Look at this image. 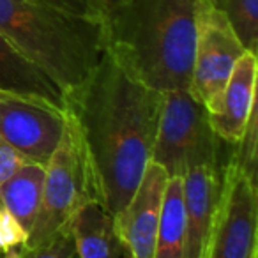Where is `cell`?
Listing matches in <instances>:
<instances>
[{"label": "cell", "mask_w": 258, "mask_h": 258, "mask_svg": "<svg viewBox=\"0 0 258 258\" xmlns=\"http://www.w3.org/2000/svg\"><path fill=\"white\" fill-rule=\"evenodd\" d=\"M163 96L122 71L106 51L80 85L62 92L96 202L110 214L127 204L151 163Z\"/></svg>", "instance_id": "6da1fadb"}, {"label": "cell", "mask_w": 258, "mask_h": 258, "mask_svg": "<svg viewBox=\"0 0 258 258\" xmlns=\"http://www.w3.org/2000/svg\"><path fill=\"white\" fill-rule=\"evenodd\" d=\"M44 184V165L25 163L8 182L0 186V204L4 205L13 218L27 230L34 226L39 214Z\"/></svg>", "instance_id": "5bb4252c"}, {"label": "cell", "mask_w": 258, "mask_h": 258, "mask_svg": "<svg viewBox=\"0 0 258 258\" xmlns=\"http://www.w3.org/2000/svg\"><path fill=\"white\" fill-rule=\"evenodd\" d=\"M209 127L207 110L189 90H166L151 161L168 177H182L191 151Z\"/></svg>", "instance_id": "9c48e42d"}, {"label": "cell", "mask_w": 258, "mask_h": 258, "mask_svg": "<svg viewBox=\"0 0 258 258\" xmlns=\"http://www.w3.org/2000/svg\"><path fill=\"white\" fill-rule=\"evenodd\" d=\"M122 258H131V254H129L127 251L124 249V253H122Z\"/></svg>", "instance_id": "603a6c76"}, {"label": "cell", "mask_w": 258, "mask_h": 258, "mask_svg": "<svg viewBox=\"0 0 258 258\" xmlns=\"http://www.w3.org/2000/svg\"><path fill=\"white\" fill-rule=\"evenodd\" d=\"M244 51L226 16L211 0H202L197 15L189 92L204 104L207 113L218 110L233 66Z\"/></svg>", "instance_id": "8992f818"}, {"label": "cell", "mask_w": 258, "mask_h": 258, "mask_svg": "<svg viewBox=\"0 0 258 258\" xmlns=\"http://www.w3.org/2000/svg\"><path fill=\"white\" fill-rule=\"evenodd\" d=\"M25 163L30 161L0 137V186L8 182Z\"/></svg>", "instance_id": "ffe728a7"}, {"label": "cell", "mask_w": 258, "mask_h": 258, "mask_svg": "<svg viewBox=\"0 0 258 258\" xmlns=\"http://www.w3.org/2000/svg\"><path fill=\"white\" fill-rule=\"evenodd\" d=\"M256 106L253 108L249 115V120L246 124L242 137L237 144L233 145V151L230 152L228 165L233 170H237L239 173H242L244 177H247L249 180L256 182V147H258V127H256Z\"/></svg>", "instance_id": "e0dca14e"}, {"label": "cell", "mask_w": 258, "mask_h": 258, "mask_svg": "<svg viewBox=\"0 0 258 258\" xmlns=\"http://www.w3.org/2000/svg\"><path fill=\"white\" fill-rule=\"evenodd\" d=\"M66 127L64 106L0 90V137L29 161L46 165Z\"/></svg>", "instance_id": "ba28073f"}, {"label": "cell", "mask_w": 258, "mask_h": 258, "mask_svg": "<svg viewBox=\"0 0 258 258\" xmlns=\"http://www.w3.org/2000/svg\"><path fill=\"white\" fill-rule=\"evenodd\" d=\"M78 258H122L124 246L115 228V216L99 202L90 200L71 221Z\"/></svg>", "instance_id": "7c38bea8"}, {"label": "cell", "mask_w": 258, "mask_h": 258, "mask_svg": "<svg viewBox=\"0 0 258 258\" xmlns=\"http://www.w3.org/2000/svg\"><path fill=\"white\" fill-rule=\"evenodd\" d=\"M202 0H118L104 16L106 53L151 89L189 90Z\"/></svg>", "instance_id": "7a4b0ae2"}, {"label": "cell", "mask_w": 258, "mask_h": 258, "mask_svg": "<svg viewBox=\"0 0 258 258\" xmlns=\"http://www.w3.org/2000/svg\"><path fill=\"white\" fill-rule=\"evenodd\" d=\"M0 258H78V253H76L71 228H68L46 242L36 244V246L23 244L15 249L0 253Z\"/></svg>", "instance_id": "ac0fdd59"}, {"label": "cell", "mask_w": 258, "mask_h": 258, "mask_svg": "<svg viewBox=\"0 0 258 258\" xmlns=\"http://www.w3.org/2000/svg\"><path fill=\"white\" fill-rule=\"evenodd\" d=\"M0 32L58 87L80 85L106 51L97 16H76L32 0H0Z\"/></svg>", "instance_id": "3957f363"}, {"label": "cell", "mask_w": 258, "mask_h": 258, "mask_svg": "<svg viewBox=\"0 0 258 258\" xmlns=\"http://www.w3.org/2000/svg\"><path fill=\"white\" fill-rule=\"evenodd\" d=\"M226 16L244 50L256 53L258 48V0H211Z\"/></svg>", "instance_id": "2e32d148"}, {"label": "cell", "mask_w": 258, "mask_h": 258, "mask_svg": "<svg viewBox=\"0 0 258 258\" xmlns=\"http://www.w3.org/2000/svg\"><path fill=\"white\" fill-rule=\"evenodd\" d=\"M0 90L41 97L57 106H64L58 87L2 32H0Z\"/></svg>", "instance_id": "4fadbf2b"}, {"label": "cell", "mask_w": 258, "mask_h": 258, "mask_svg": "<svg viewBox=\"0 0 258 258\" xmlns=\"http://www.w3.org/2000/svg\"><path fill=\"white\" fill-rule=\"evenodd\" d=\"M221 138L211 127L197 142L182 175V198L186 209L184 258H204L225 179V163L219 158Z\"/></svg>", "instance_id": "5b68a950"}, {"label": "cell", "mask_w": 258, "mask_h": 258, "mask_svg": "<svg viewBox=\"0 0 258 258\" xmlns=\"http://www.w3.org/2000/svg\"><path fill=\"white\" fill-rule=\"evenodd\" d=\"M184 246L186 209L182 198V177H168L156 237L154 258H184Z\"/></svg>", "instance_id": "9a60e30c"}, {"label": "cell", "mask_w": 258, "mask_h": 258, "mask_svg": "<svg viewBox=\"0 0 258 258\" xmlns=\"http://www.w3.org/2000/svg\"><path fill=\"white\" fill-rule=\"evenodd\" d=\"M117 2L118 0H92V6H94L96 15L99 16L101 20H104V16L111 11V8H113Z\"/></svg>", "instance_id": "7402d4cb"}, {"label": "cell", "mask_w": 258, "mask_h": 258, "mask_svg": "<svg viewBox=\"0 0 258 258\" xmlns=\"http://www.w3.org/2000/svg\"><path fill=\"white\" fill-rule=\"evenodd\" d=\"M37 4L48 6V8L58 9V11L69 13L76 16H97L94 11L92 0H32ZM99 18V16H97Z\"/></svg>", "instance_id": "44dd1931"}, {"label": "cell", "mask_w": 258, "mask_h": 258, "mask_svg": "<svg viewBox=\"0 0 258 258\" xmlns=\"http://www.w3.org/2000/svg\"><path fill=\"white\" fill-rule=\"evenodd\" d=\"M90 200H96L92 179L87 168L76 127L71 117L66 113L62 138L44 165L39 214L29 232L27 244L36 246L46 242L60 232L71 228L75 214Z\"/></svg>", "instance_id": "277c9868"}, {"label": "cell", "mask_w": 258, "mask_h": 258, "mask_svg": "<svg viewBox=\"0 0 258 258\" xmlns=\"http://www.w3.org/2000/svg\"><path fill=\"white\" fill-rule=\"evenodd\" d=\"M258 187L226 161L223 191L204 258H256Z\"/></svg>", "instance_id": "52a82bcc"}, {"label": "cell", "mask_w": 258, "mask_h": 258, "mask_svg": "<svg viewBox=\"0 0 258 258\" xmlns=\"http://www.w3.org/2000/svg\"><path fill=\"white\" fill-rule=\"evenodd\" d=\"M256 53L246 50L233 66L218 110L207 113L211 129L226 144H237L240 140L251 111L256 106Z\"/></svg>", "instance_id": "8fae6325"}, {"label": "cell", "mask_w": 258, "mask_h": 258, "mask_svg": "<svg viewBox=\"0 0 258 258\" xmlns=\"http://www.w3.org/2000/svg\"><path fill=\"white\" fill-rule=\"evenodd\" d=\"M29 240V232L0 204V253L15 249Z\"/></svg>", "instance_id": "d6986e66"}, {"label": "cell", "mask_w": 258, "mask_h": 258, "mask_svg": "<svg viewBox=\"0 0 258 258\" xmlns=\"http://www.w3.org/2000/svg\"><path fill=\"white\" fill-rule=\"evenodd\" d=\"M168 173L149 163L127 204L115 214V228L131 258H154Z\"/></svg>", "instance_id": "30bf717a"}]
</instances>
